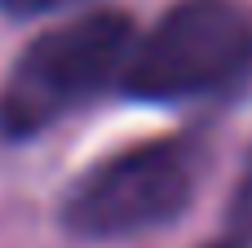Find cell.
Segmentation results:
<instances>
[{"label": "cell", "instance_id": "cell-1", "mask_svg": "<svg viewBox=\"0 0 252 248\" xmlns=\"http://www.w3.org/2000/svg\"><path fill=\"white\" fill-rule=\"evenodd\" d=\"M133 40L137 27L120 9H89L35 35L0 84V138L27 142L106 89H120Z\"/></svg>", "mask_w": 252, "mask_h": 248}, {"label": "cell", "instance_id": "cell-2", "mask_svg": "<svg viewBox=\"0 0 252 248\" xmlns=\"http://www.w3.org/2000/svg\"><path fill=\"white\" fill-rule=\"evenodd\" d=\"M252 75V9L244 0H177L146 31L120 75L137 102H204Z\"/></svg>", "mask_w": 252, "mask_h": 248}, {"label": "cell", "instance_id": "cell-3", "mask_svg": "<svg viewBox=\"0 0 252 248\" xmlns=\"http://www.w3.org/2000/svg\"><path fill=\"white\" fill-rule=\"evenodd\" d=\"M208 142L199 133H173L137 142L89 169L62 200V226L75 240L106 244L168 226L204 186Z\"/></svg>", "mask_w": 252, "mask_h": 248}, {"label": "cell", "instance_id": "cell-4", "mask_svg": "<svg viewBox=\"0 0 252 248\" xmlns=\"http://www.w3.org/2000/svg\"><path fill=\"white\" fill-rule=\"evenodd\" d=\"M199 248H252V155L226 200V213H221V226L204 240Z\"/></svg>", "mask_w": 252, "mask_h": 248}, {"label": "cell", "instance_id": "cell-5", "mask_svg": "<svg viewBox=\"0 0 252 248\" xmlns=\"http://www.w3.org/2000/svg\"><path fill=\"white\" fill-rule=\"evenodd\" d=\"M84 0H0V13L9 18H44V13H62V9H75Z\"/></svg>", "mask_w": 252, "mask_h": 248}]
</instances>
